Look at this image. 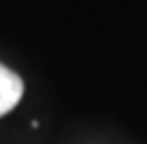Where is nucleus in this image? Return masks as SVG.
<instances>
[{
    "mask_svg": "<svg viewBox=\"0 0 147 144\" xmlns=\"http://www.w3.org/2000/svg\"><path fill=\"white\" fill-rule=\"evenodd\" d=\"M22 93H24L22 77L15 71H11L9 67L0 65V116H5L20 103Z\"/></svg>",
    "mask_w": 147,
    "mask_h": 144,
    "instance_id": "obj_1",
    "label": "nucleus"
}]
</instances>
